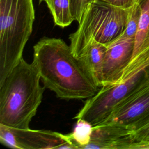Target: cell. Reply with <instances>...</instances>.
<instances>
[{
	"mask_svg": "<svg viewBox=\"0 0 149 149\" xmlns=\"http://www.w3.org/2000/svg\"><path fill=\"white\" fill-rule=\"evenodd\" d=\"M33 62L44 86L60 99H88L100 89L70 45L61 38H41L33 47Z\"/></svg>",
	"mask_w": 149,
	"mask_h": 149,
	"instance_id": "cell-1",
	"label": "cell"
},
{
	"mask_svg": "<svg viewBox=\"0 0 149 149\" xmlns=\"http://www.w3.org/2000/svg\"><path fill=\"white\" fill-rule=\"evenodd\" d=\"M32 62L22 57L0 84V124L8 127L29 128L41 104L45 87Z\"/></svg>",
	"mask_w": 149,
	"mask_h": 149,
	"instance_id": "cell-2",
	"label": "cell"
},
{
	"mask_svg": "<svg viewBox=\"0 0 149 149\" xmlns=\"http://www.w3.org/2000/svg\"><path fill=\"white\" fill-rule=\"evenodd\" d=\"M34 19L33 0H0V84L23 57Z\"/></svg>",
	"mask_w": 149,
	"mask_h": 149,
	"instance_id": "cell-3",
	"label": "cell"
},
{
	"mask_svg": "<svg viewBox=\"0 0 149 149\" xmlns=\"http://www.w3.org/2000/svg\"><path fill=\"white\" fill-rule=\"evenodd\" d=\"M130 8L115 6L102 0L90 1L77 30L69 36L73 55L77 58L93 40L107 46L119 38L126 27Z\"/></svg>",
	"mask_w": 149,
	"mask_h": 149,
	"instance_id": "cell-4",
	"label": "cell"
},
{
	"mask_svg": "<svg viewBox=\"0 0 149 149\" xmlns=\"http://www.w3.org/2000/svg\"><path fill=\"white\" fill-rule=\"evenodd\" d=\"M149 73V47L129 62L120 81L101 87L92 97L87 99L84 105L74 117L97 125L125 100Z\"/></svg>",
	"mask_w": 149,
	"mask_h": 149,
	"instance_id": "cell-5",
	"label": "cell"
},
{
	"mask_svg": "<svg viewBox=\"0 0 149 149\" xmlns=\"http://www.w3.org/2000/svg\"><path fill=\"white\" fill-rule=\"evenodd\" d=\"M149 113V73L133 92L98 125H115L130 130L132 126Z\"/></svg>",
	"mask_w": 149,
	"mask_h": 149,
	"instance_id": "cell-6",
	"label": "cell"
},
{
	"mask_svg": "<svg viewBox=\"0 0 149 149\" xmlns=\"http://www.w3.org/2000/svg\"><path fill=\"white\" fill-rule=\"evenodd\" d=\"M134 38L121 35L107 45L102 69V86L118 83L132 59Z\"/></svg>",
	"mask_w": 149,
	"mask_h": 149,
	"instance_id": "cell-7",
	"label": "cell"
},
{
	"mask_svg": "<svg viewBox=\"0 0 149 149\" xmlns=\"http://www.w3.org/2000/svg\"><path fill=\"white\" fill-rule=\"evenodd\" d=\"M11 128V127H10ZM20 149H78L70 134L47 130L12 128Z\"/></svg>",
	"mask_w": 149,
	"mask_h": 149,
	"instance_id": "cell-8",
	"label": "cell"
},
{
	"mask_svg": "<svg viewBox=\"0 0 149 149\" xmlns=\"http://www.w3.org/2000/svg\"><path fill=\"white\" fill-rule=\"evenodd\" d=\"M131 130L115 125L93 126L89 143L83 149H130Z\"/></svg>",
	"mask_w": 149,
	"mask_h": 149,
	"instance_id": "cell-9",
	"label": "cell"
},
{
	"mask_svg": "<svg viewBox=\"0 0 149 149\" xmlns=\"http://www.w3.org/2000/svg\"><path fill=\"white\" fill-rule=\"evenodd\" d=\"M107 47V45L93 40L84 47L77 57L99 88L102 86V63Z\"/></svg>",
	"mask_w": 149,
	"mask_h": 149,
	"instance_id": "cell-10",
	"label": "cell"
},
{
	"mask_svg": "<svg viewBox=\"0 0 149 149\" xmlns=\"http://www.w3.org/2000/svg\"><path fill=\"white\" fill-rule=\"evenodd\" d=\"M136 2L140 6V15L132 59L149 47V0H136Z\"/></svg>",
	"mask_w": 149,
	"mask_h": 149,
	"instance_id": "cell-11",
	"label": "cell"
},
{
	"mask_svg": "<svg viewBox=\"0 0 149 149\" xmlns=\"http://www.w3.org/2000/svg\"><path fill=\"white\" fill-rule=\"evenodd\" d=\"M46 3L55 25L64 28L74 21L70 9V0H48Z\"/></svg>",
	"mask_w": 149,
	"mask_h": 149,
	"instance_id": "cell-12",
	"label": "cell"
},
{
	"mask_svg": "<svg viewBox=\"0 0 149 149\" xmlns=\"http://www.w3.org/2000/svg\"><path fill=\"white\" fill-rule=\"evenodd\" d=\"M73 131L69 133L72 141L78 149H83L87 145L91 138L93 125L82 119H77Z\"/></svg>",
	"mask_w": 149,
	"mask_h": 149,
	"instance_id": "cell-13",
	"label": "cell"
},
{
	"mask_svg": "<svg viewBox=\"0 0 149 149\" xmlns=\"http://www.w3.org/2000/svg\"><path fill=\"white\" fill-rule=\"evenodd\" d=\"M133 144L130 149H134L136 145L149 141V113L134 123L130 127Z\"/></svg>",
	"mask_w": 149,
	"mask_h": 149,
	"instance_id": "cell-14",
	"label": "cell"
},
{
	"mask_svg": "<svg viewBox=\"0 0 149 149\" xmlns=\"http://www.w3.org/2000/svg\"><path fill=\"white\" fill-rule=\"evenodd\" d=\"M140 15V6L137 2L130 8L126 27L122 34L123 36L135 38Z\"/></svg>",
	"mask_w": 149,
	"mask_h": 149,
	"instance_id": "cell-15",
	"label": "cell"
},
{
	"mask_svg": "<svg viewBox=\"0 0 149 149\" xmlns=\"http://www.w3.org/2000/svg\"><path fill=\"white\" fill-rule=\"evenodd\" d=\"M0 142L8 147L20 149L12 128L2 124H0Z\"/></svg>",
	"mask_w": 149,
	"mask_h": 149,
	"instance_id": "cell-16",
	"label": "cell"
},
{
	"mask_svg": "<svg viewBox=\"0 0 149 149\" xmlns=\"http://www.w3.org/2000/svg\"><path fill=\"white\" fill-rule=\"evenodd\" d=\"M86 8V5L83 0H70L71 12L74 20L78 23L80 22L83 12Z\"/></svg>",
	"mask_w": 149,
	"mask_h": 149,
	"instance_id": "cell-17",
	"label": "cell"
},
{
	"mask_svg": "<svg viewBox=\"0 0 149 149\" xmlns=\"http://www.w3.org/2000/svg\"><path fill=\"white\" fill-rule=\"evenodd\" d=\"M115 6L129 9L133 6L136 0H102Z\"/></svg>",
	"mask_w": 149,
	"mask_h": 149,
	"instance_id": "cell-18",
	"label": "cell"
},
{
	"mask_svg": "<svg viewBox=\"0 0 149 149\" xmlns=\"http://www.w3.org/2000/svg\"><path fill=\"white\" fill-rule=\"evenodd\" d=\"M134 149H149V141L136 145Z\"/></svg>",
	"mask_w": 149,
	"mask_h": 149,
	"instance_id": "cell-19",
	"label": "cell"
},
{
	"mask_svg": "<svg viewBox=\"0 0 149 149\" xmlns=\"http://www.w3.org/2000/svg\"><path fill=\"white\" fill-rule=\"evenodd\" d=\"M91 0H83V1H84V4L86 5H86H87V3L90 2V1H91Z\"/></svg>",
	"mask_w": 149,
	"mask_h": 149,
	"instance_id": "cell-20",
	"label": "cell"
},
{
	"mask_svg": "<svg viewBox=\"0 0 149 149\" xmlns=\"http://www.w3.org/2000/svg\"><path fill=\"white\" fill-rule=\"evenodd\" d=\"M47 1H48V0H39V2H45V3H47Z\"/></svg>",
	"mask_w": 149,
	"mask_h": 149,
	"instance_id": "cell-21",
	"label": "cell"
}]
</instances>
